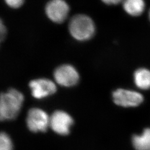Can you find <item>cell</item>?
Here are the masks:
<instances>
[{"label": "cell", "instance_id": "12", "mask_svg": "<svg viewBox=\"0 0 150 150\" xmlns=\"http://www.w3.org/2000/svg\"><path fill=\"white\" fill-rule=\"evenodd\" d=\"M13 146L10 137L5 132L0 134V150H12Z\"/></svg>", "mask_w": 150, "mask_h": 150}, {"label": "cell", "instance_id": "9", "mask_svg": "<svg viewBox=\"0 0 150 150\" xmlns=\"http://www.w3.org/2000/svg\"><path fill=\"white\" fill-rule=\"evenodd\" d=\"M123 10L130 16L137 17L142 15L145 10V0H123Z\"/></svg>", "mask_w": 150, "mask_h": 150}, {"label": "cell", "instance_id": "4", "mask_svg": "<svg viewBox=\"0 0 150 150\" xmlns=\"http://www.w3.org/2000/svg\"><path fill=\"white\" fill-rule=\"evenodd\" d=\"M55 81L61 86L72 87L76 85L80 79L78 71L70 64L59 66L54 71Z\"/></svg>", "mask_w": 150, "mask_h": 150}, {"label": "cell", "instance_id": "6", "mask_svg": "<svg viewBox=\"0 0 150 150\" xmlns=\"http://www.w3.org/2000/svg\"><path fill=\"white\" fill-rule=\"evenodd\" d=\"M113 102L122 107H136L144 101V97L138 92L120 88L112 93Z\"/></svg>", "mask_w": 150, "mask_h": 150}, {"label": "cell", "instance_id": "3", "mask_svg": "<svg viewBox=\"0 0 150 150\" xmlns=\"http://www.w3.org/2000/svg\"><path fill=\"white\" fill-rule=\"evenodd\" d=\"M50 118L47 113L42 110L31 108L27 114V127L33 132H45L50 126Z\"/></svg>", "mask_w": 150, "mask_h": 150}, {"label": "cell", "instance_id": "10", "mask_svg": "<svg viewBox=\"0 0 150 150\" xmlns=\"http://www.w3.org/2000/svg\"><path fill=\"white\" fill-rule=\"evenodd\" d=\"M134 82L139 88L147 90L150 89V70L146 68H139L134 72Z\"/></svg>", "mask_w": 150, "mask_h": 150}, {"label": "cell", "instance_id": "16", "mask_svg": "<svg viewBox=\"0 0 150 150\" xmlns=\"http://www.w3.org/2000/svg\"><path fill=\"white\" fill-rule=\"evenodd\" d=\"M149 20H150V11H149Z\"/></svg>", "mask_w": 150, "mask_h": 150}, {"label": "cell", "instance_id": "11", "mask_svg": "<svg viewBox=\"0 0 150 150\" xmlns=\"http://www.w3.org/2000/svg\"><path fill=\"white\" fill-rule=\"evenodd\" d=\"M132 142L136 150H150V128L145 129L140 134H134Z\"/></svg>", "mask_w": 150, "mask_h": 150}, {"label": "cell", "instance_id": "1", "mask_svg": "<svg viewBox=\"0 0 150 150\" xmlns=\"http://www.w3.org/2000/svg\"><path fill=\"white\" fill-rule=\"evenodd\" d=\"M24 100L20 91L12 88L1 95L0 118L1 121L16 118L21 108Z\"/></svg>", "mask_w": 150, "mask_h": 150}, {"label": "cell", "instance_id": "7", "mask_svg": "<svg viewBox=\"0 0 150 150\" xmlns=\"http://www.w3.org/2000/svg\"><path fill=\"white\" fill-rule=\"evenodd\" d=\"M73 123L72 117L63 111H54L50 118V127L54 132L60 135L69 134Z\"/></svg>", "mask_w": 150, "mask_h": 150}, {"label": "cell", "instance_id": "15", "mask_svg": "<svg viewBox=\"0 0 150 150\" xmlns=\"http://www.w3.org/2000/svg\"><path fill=\"white\" fill-rule=\"evenodd\" d=\"M101 1L105 4L109 5H117L123 1V0H101Z\"/></svg>", "mask_w": 150, "mask_h": 150}, {"label": "cell", "instance_id": "8", "mask_svg": "<svg viewBox=\"0 0 150 150\" xmlns=\"http://www.w3.org/2000/svg\"><path fill=\"white\" fill-rule=\"evenodd\" d=\"M33 96L41 99L54 94L57 87L52 81L47 79H39L30 81L29 83Z\"/></svg>", "mask_w": 150, "mask_h": 150}, {"label": "cell", "instance_id": "13", "mask_svg": "<svg viewBox=\"0 0 150 150\" xmlns=\"http://www.w3.org/2000/svg\"><path fill=\"white\" fill-rule=\"evenodd\" d=\"M6 4L12 8H18L23 5L25 0H5Z\"/></svg>", "mask_w": 150, "mask_h": 150}, {"label": "cell", "instance_id": "14", "mask_svg": "<svg viewBox=\"0 0 150 150\" xmlns=\"http://www.w3.org/2000/svg\"><path fill=\"white\" fill-rule=\"evenodd\" d=\"M0 31H1V40L2 41L6 37V35L7 33L6 28L5 25L3 24L2 22H1V27H0Z\"/></svg>", "mask_w": 150, "mask_h": 150}, {"label": "cell", "instance_id": "5", "mask_svg": "<svg viewBox=\"0 0 150 150\" xmlns=\"http://www.w3.org/2000/svg\"><path fill=\"white\" fill-rule=\"evenodd\" d=\"M70 7L64 0H50L45 7L48 18L56 23H62L67 18Z\"/></svg>", "mask_w": 150, "mask_h": 150}, {"label": "cell", "instance_id": "2", "mask_svg": "<svg viewBox=\"0 0 150 150\" xmlns=\"http://www.w3.org/2000/svg\"><path fill=\"white\" fill-rule=\"evenodd\" d=\"M95 25L89 16L77 15L70 20L69 30L70 34L75 40L85 41L92 38L95 32Z\"/></svg>", "mask_w": 150, "mask_h": 150}]
</instances>
